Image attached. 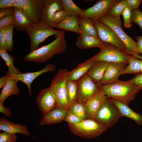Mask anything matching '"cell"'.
Here are the masks:
<instances>
[{
	"mask_svg": "<svg viewBox=\"0 0 142 142\" xmlns=\"http://www.w3.org/2000/svg\"><path fill=\"white\" fill-rule=\"evenodd\" d=\"M55 36V40L50 43L26 54L24 60L34 63H44L55 55L65 52L67 45L64 31H60Z\"/></svg>",
	"mask_w": 142,
	"mask_h": 142,
	"instance_id": "6da1fadb",
	"label": "cell"
},
{
	"mask_svg": "<svg viewBox=\"0 0 142 142\" xmlns=\"http://www.w3.org/2000/svg\"><path fill=\"white\" fill-rule=\"evenodd\" d=\"M100 89L107 98L128 105L134 100L136 95L141 89L129 80H119L110 84L101 85Z\"/></svg>",
	"mask_w": 142,
	"mask_h": 142,
	"instance_id": "7a4b0ae2",
	"label": "cell"
},
{
	"mask_svg": "<svg viewBox=\"0 0 142 142\" xmlns=\"http://www.w3.org/2000/svg\"><path fill=\"white\" fill-rule=\"evenodd\" d=\"M46 0H0V8L17 7L23 10L33 24L40 22Z\"/></svg>",
	"mask_w": 142,
	"mask_h": 142,
	"instance_id": "3957f363",
	"label": "cell"
},
{
	"mask_svg": "<svg viewBox=\"0 0 142 142\" xmlns=\"http://www.w3.org/2000/svg\"><path fill=\"white\" fill-rule=\"evenodd\" d=\"M70 73L67 69L58 70L52 79L49 87L56 98L58 106L68 110L66 83Z\"/></svg>",
	"mask_w": 142,
	"mask_h": 142,
	"instance_id": "277c9868",
	"label": "cell"
},
{
	"mask_svg": "<svg viewBox=\"0 0 142 142\" xmlns=\"http://www.w3.org/2000/svg\"><path fill=\"white\" fill-rule=\"evenodd\" d=\"M71 132L80 137L87 139L96 138L106 131V126L89 118L74 124H68Z\"/></svg>",
	"mask_w": 142,
	"mask_h": 142,
	"instance_id": "5b68a950",
	"label": "cell"
},
{
	"mask_svg": "<svg viewBox=\"0 0 142 142\" xmlns=\"http://www.w3.org/2000/svg\"><path fill=\"white\" fill-rule=\"evenodd\" d=\"M29 37L30 40V52L39 48L40 44L48 37L58 34L60 31L54 29L46 24L39 22L32 24L24 29Z\"/></svg>",
	"mask_w": 142,
	"mask_h": 142,
	"instance_id": "8992f818",
	"label": "cell"
},
{
	"mask_svg": "<svg viewBox=\"0 0 142 142\" xmlns=\"http://www.w3.org/2000/svg\"><path fill=\"white\" fill-rule=\"evenodd\" d=\"M98 20L110 27L115 32L124 44L129 54L135 57L139 54L136 42L123 31L121 27L122 21L120 18L106 14Z\"/></svg>",
	"mask_w": 142,
	"mask_h": 142,
	"instance_id": "52a82bcc",
	"label": "cell"
},
{
	"mask_svg": "<svg viewBox=\"0 0 142 142\" xmlns=\"http://www.w3.org/2000/svg\"><path fill=\"white\" fill-rule=\"evenodd\" d=\"M122 116L111 100L106 98L95 115L93 119L110 128L118 122Z\"/></svg>",
	"mask_w": 142,
	"mask_h": 142,
	"instance_id": "ba28073f",
	"label": "cell"
},
{
	"mask_svg": "<svg viewBox=\"0 0 142 142\" xmlns=\"http://www.w3.org/2000/svg\"><path fill=\"white\" fill-rule=\"evenodd\" d=\"M99 49V52L93 56L95 60L128 64L130 54L121 51L114 45L104 43Z\"/></svg>",
	"mask_w": 142,
	"mask_h": 142,
	"instance_id": "9c48e42d",
	"label": "cell"
},
{
	"mask_svg": "<svg viewBox=\"0 0 142 142\" xmlns=\"http://www.w3.org/2000/svg\"><path fill=\"white\" fill-rule=\"evenodd\" d=\"M95 23L98 37L103 42L111 44L129 54L124 44L111 28L98 20L95 21Z\"/></svg>",
	"mask_w": 142,
	"mask_h": 142,
	"instance_id": "30bf717a",
	"label": "cell"
},
{
	"mask_svg": "<svg viewBox=\"0 0 142 142\" xmlns=\"http://www.w3.org/2000/svg\"><path fill=\"white\" fill-rule=\"evenodd\" d=\"M77 99L85 103L89 99L101 92L100 86L95 82L88 73L77 82Z\"/></svg>",
	"mask_w": 142,
	"mask_h": 142,
	"instance_id": "8fae6325",
	"label": "cell"
},
{
	"mask_svg": "<svg viewBox=\"0 0 142 142\" xmlns=\"http://www.w3.org/2000/svg\"><path fill=\"white\" fill-rule=\"evenodd\" d=\"M119 0H100L86 9L81 17L89 18L94 21L98 20L106 14L109 8Z\"/></svg>",
	"mask_w": 142,
	"mask_h": 142,
	"instance_id": "7c38bea8",
	"label": "cell"
},
{
	"mask_svg": "<svg viewBox=\"0 0 142 142\" xmlns=\"http://www.w3.org/2000/svg\"><path fill=\"white\" fill-rule=\"evenodd\" d=\"M36 101L43 115L58 106L55 96L49 87L41 90Z\"/></svg>",
	"mask_w": 142,
	"mask_h": 142,
	"instance_id": "4fadbf2b",
	"label": "cell"
},
{
	"mask_svg": "<svg viewBox=\"0 0 142 142\" xmlns=\"http://www.w3.org/2000/svg\"><path fill=\"white\" fill-rule=\"evenodd\" d=\"M55 70V65L51 63L47 65L41 70L34 72L22 73L16 75L7 73L9 75V78L17 79L24 83L27 86L29 96L31 97L32 95L31 84L33 80L43 74L48 72H54Z\"/></svg>",
	"mask_w": 142,
	"mask_h": 142,
	"instance_id": "5bb4252c",
	"label": "cell"
},
{
	"mask_svg": "<svg viewBox=\"0 0 142 142\" xmlns=\"http://www.w3.org/2000/svg\"><path fill=\"white\" fill-rule=\"evenodd\" d=\"M127 64L110 63L105 71L101 82V85L112 83L118 80L119 76L123 74Z\"/></svg>",
	"mask_w": 142,
	"mask_h": 142,
	"instance_id": "9a60e30c",
	"label": "cell"
},
{
	"mask_svg": "<svg viewBox=\"0 0 142 142\" xmlns=\"http://www.w3.org/2000/svg\"><path fill=\"white\" fill-rule=\"evenodd\" d=\"M68 110L57 106L45 115L39 122L40 125L57 124L64 121Z\"/></svg>",
	"mask_w": 142,
	"mask_h": 142,
	"instance_id": "2e32d148",
	"label": "cell"
},
{
	"mask_svg": "<svg viewBox=\"0 0 142 142\" xmlns=\"http://www.w3.org/2000/svg\"><path fill=\"white\" fill-rule=\"evenodd\" d=\"M0 130L12 134L20 133L28 137L30 135L26 125L14 123L4 117L0 118Z\"/></svg>",
	"mask_w": 142,
	"mask_h": 142,
	"instance_id": "e0dca14e",
	"label": "cell"
},
{
	"mask_svg": "<svg viewBox=\"0 0 142 142\" xmlns=\"http://www.w3.org/2000/svg\"><path fill=\"white\" fill-rule=\"evenodd\" d=\"M95 61L93 57L80 63L76 68L70 71L67 80L78 81L88 73Z\"/></svg>",
	"mask_w": 142,
	"mask_h": 142,
	"instance_id": "ac0fdd59",
	"label": "cell"
},
{
	"mask_svg": "<svg viewBox=\"0 0 142 142\" xmlns=\"http://www.w3.org/2000/svg\"><path fill=\"white\" fill-rule=\"evenodd\" d=\"M103 43L99 38L81 34L77 38L75 45L79 49H85L95 47L99 48Z\"/></svg>",
	"mask_w": 142,
	"mask_h": 142,
	"instance_id": "d6986e66",
	"label": "cell"
},
{
	"mask_svg": "<svg viewBox=\"0 0 142 142\" xmlns=\"http://www.w3.org/2000/svg\"><path fill=\"white\" fill-rule=\"evenodd\" d=\"M63 9H64L60 0H46L40 22L47 25L50 18L53 14Z\"/></svg>",
	"mask_w": 142,
	"mask_h": 142,
	"instance_id": "ffe728a7",
	"label": "cell"
},
{
	"mask_svg": "<svg viewBox=\"0 0 142 142\" xmlns=\"http://www.w3.org/2000/svg\"><path fill=\"white\" fill-rule=\"evenodd\" d=\"M110 99L117 107L122 116H125L131 119L138 125H142V115L134 112L126 104L120 101Z\"/></svg>",
	"mask_w": 142,
	"mask_h": 142,
	"instance_id": "44dd1931",
	"label": "cell"
},
{
	"mask_svg": "<svg viewBox=\"0 0 142 142\" xmlns=\"http://www.w3.org/2000/svg\"><path fill=\"white\" fill-rule=\"evenodd\" d=\"M107 97L102 91L88 100L85 103L89 118L93 119L97 112Z\"/></svg>",
	"mask_w": 142,
	"mask_h": 142,
	"instance_id": "7402d4cb",
	"label": "cell"
},
{
	"mask_svg": "<svg viewBox=\"0 0 142 142\" xmlns=\"http://www.w3.org/2000/svg\"><path fill=\"white\" fill-rule=\"evenodd\" d=\"M109 63L95 60L88 72V75L95 82L101 85L102 79Z\"/></svg>",
	"mask_w": 142,
	"mask_h": 142,
	"instance_id": "603a6c76",
	"label": "cell"
},
{
	"mask_svg": "<svg viewBox=\"0 0 142 142\" xmlns=\"http://www.w3.org/2000/svg\"><path fill=\"white\" fill-rule=\"evenodd\" d=\"M18 81L17 79L9 78L2 88L0 94V103L3 104L5 100L9 96L19 94L20 90L17 85Z\"/></svg>",
	"mask_w": 142,
	"mask_h": 142,
	"instance_id": "cb8c5ba5",
	"label": "cell"
},
{
	"mask_svg": "<svg viewBox=\"0 0 142 142\" xmlns=\"http://www.w3.org/2000/svg\"><path fill=\"white\" fill-rule=\"evenodd\" d=\"M79 17L68 16L56 28L67 31L74 32L80 35L82 33L79 25Z\"/></svg>",
	"mask_w": 142,
	"mask_h": 142,
	"instance_id": "d4e9b609",
	"label": "cell"
},
{
	"mask_svg": "<svg viewBox=\"0 0 142 142\" xmlns=\"http://www.w3.org/2000/svg\"><path fill=\"white\" fill-rule=\"evenodd\" d=\"M95 21L88 17H79V22L82 34L99 38L95 25Z\"/></svg>",
	"mask_w": 142,
	"mask_h": 142,
	"instance_id": "484cf974",
	"label": "cell"
},
{
	"mask_svg": "<svg viewBox=\"0 0 142 142\" xmlns=\"http://www.w3.org/2000/svg\"><path fill=\"white\" fill-rule=\"evenodd\" d=\"M13 14L15 19V27L23 29L33 24L26 13L21 8L13 7Z\"/></svg>",
	"mask_w": 142,
	"mask_h": 142,
	"instance_id": "4316f807",
	"label": "cell"
},
{
	"mask_svg": "<svg viewBox=\"0 0 142 142\" xmlns=\"http://www.w3.org/2000/svg\"><path fill=\"white\" fill-rule=\"evenodd\" d=\"M68 110L83 120L89 118L85 103L78 99L70 105Z\"/></svg>",
	"mask_w": 142,
	"mask_h": 142,
	"instance_id": "83f0119b",
	"label": "cell"
},
{
	"mask_svg": "<svg viewBox=\"0 0 142 142\" xmlns=\"http://www.w3.org/2000/svg\"><path fill=\"white\" fill-rule=\"evenodd\" d=\"M128 64L123 74L142 73V59H138L130 55Z\"/></svg>",
	"mask_w": 142,
	"mask_h": 142,
	"instance_id": "f1b7e54d",
	"label": "cell"
},
{
	"mask_svg": "<svg viewBox=\"0 0 142 142\" xmlns=\"http://www.w3.org/2000/svg\"><path fill=\"white\" fill-rule=\"evenodd\" d=\"M64 9L68 16L81 17L85 9L80 8L72 0H60Z\"/></svg>",
	"mask_w": 142,
	"mask_h": 142,
	"instance_id": "f546056e",
	"label": "cell"
},
{
	"mask_svg": "<svg viewBox=\"0 0 142 142\" xmlns=\"http://www.w3.org/2000/svg\"><path fill=\"white\" fill-rule=\"evenodd\" d=\"M0 56L6 63L8 67L7 73L11 74H18L22 73L14 66L13 61L14 58L8 54L7 51L0 49Z\"/></svg>",
	"mask_w": 142,
	"mask_h": 142,
	"instance_id": "4dcf8cb0",
	"label": "cell"
},
{
	"mask_svg": "<svg viewBox=\"0 0 142 142\" xmlns=\"http://www.w3.org/2000/svg\"><path fill=\"white\" fill-rule=\"evenodd\" d=\"M67 100L70 104L77 99L78 85L77 81L67 80L66 83Z\"/></svg>",
	"mask_w": 142,
	"mask_h": 142,
	"instance_id": "1f68e13d",
	"label": "cell"
},
{
	"mask_svg": "<svg viewBox=\"0 0 142 142\" xmlns=\"http://www.w3.org/2000/svg\"><path fill=\"white\" fill-rule=\"evenodd\" d=\"M64 10L59 11L53 14L50 18L47 25L52 28L56 27L68 16Z\"/></svg>",
	"mask_w": 142,
	"mask_h": 142,
	"instance_id": "d6a6232c",
	"label": "cell"
},
{
	"mask_svg": "<svg viewBox=\"0 0 142 142\" xmlns=\"http://www.w3.org/2000/svg\"><path fill=\"white\" fill-rule=\"evenodd\" d=\"M127 6L126 0H119L109 8L106 14L109 16L120 18V16L122 12Z\"/></svg>",
	"mask_w": 142,
	"mask_h": 142,
	"instance_id": "836d02e7",
	"label": "cell"
},
{
	"mask_svg": "<svg viewBox=\"0 0 142 142\" xmlns=\"http://www.w3.org/2000/svg\"><path fill=\"white\" fill-rule=\"evenodd\" d=\"M15 27L14 24H10L6 27V44L7 51L12 52L13 50V34Z\"/></svg>",
	"mask_w": 142,
	"mask_h": 142,
	"instance_id": "e575fe53",
	"label": "cell"
},
{
	"mask_svg": "<svg viewBox=\"0 0 142 142\" xmlns=\"http://www.w3.org/2000/svg\"><path fill=\"white\" fill-rule=\"evenodd\" d=\"M131 12L132 11L127 6L121 14L123 17V25L125 28H129L132 27Z\"/></svg>",
	"mask_w": 142,
	"mask_h": 142,
	"instance_id": "d590c367",
	"label": "cell"
},
{
	"mask_svg": "<svg viewBox=\"0 0 142 142\" xmlns=\"http://www.w3.org/2000/svg\"><path fill=\"white\" fill-rule=\"evenodd\" d=\"M131 21L132 23L137 24L142 30V12L139 9L132 11Z\"/></svg>",
	"mask_w": 142,
	"mask_h": 142,
	"instance_id": "8d00e7d4",
	"label": "cell"
},
{
	"mask_svg": "<svg viewBox=\"0 0 142 142\" xmlns=\"http://www.w3.org/2000/svg\"><path fill=\"white\" fill-rule=\"evenodd\" d=\"M10 24H15L13 14L4 16L0 18V29Z\"/></svg>",
	"mask_w": 142,
	"mask_h": 142,
	"instance_id": "74e56055",
	"label": "cell"
},
{
	"mask_svg": "<svg viewBox=\"0 0 142 142\" xmlns=\"http://www.w3.org/2000/svg\"><path fill=\"white\" fill-rule=\"evenodd\" d=\"M17 138L15 134L6 132L0 133V142H16Z\"/></svg>",
	"mask_w": 142,
	"mask_h": 142,
	"instance_id": "f35d334b",
	"label": "cell"
},
{
	"mask_svg": "<svg viewBox=\"0 0 142 142\" xmlns=\"http://www.w3.org/2000/svg\"><path fill=\"white\" fill-rule=\"evenodd\" d=\"M82 120L78 116L73 114L68 110L64 121L67 122L68 124H74L79 123Z\"/></svg>",
	"mask_w": 142,
	"mask_h": 142,
	"instance_id": "ab89813d",
	"label": "cell"
},
{
	"mask_svg": "<svg viewBox=\"0 0 142 142\" xmlns=\"http://www.w3.org/2000/svg\"><path fill=\"white\" fill-rule=\"evenodd\" d=\"M6 27L0 29V49L7 51L6 44Z\"/></svg>",
	"mask_w": 142,
	"mask_h": 142,
	"instance_id": "60d3db41",
	"label": "cell"
},
{
	"mask_svg": "<svg viewBox=\"0 0 142 142\" xmlns=\"http://www.w3.org/2000/svg\"><path fill=\"white\" fill-rule=\"evenodd\" d=\"M127 7L132 11L133 10L139 9L140 5L142 1V0H126Z\"/></svg>",
	"mask_w": 142,
	"mask_h": 142,
	"instance_id": "b9f144b4",
	"label": "cell"
},
{
	"mask_svg": "<svg viewBox=\"0 0 142 142\" xmlns=\"http://www.w3.org/2000/svg\"><path fill=\"white\" fill-rule=\"evenodd\" d=\"M129 80L141 89H142V73L138 74L133 78Z\"/></svg>",
	"mask_w": 142,
	"mask_h": 142,
	"instance_id": "7bdbcfd3",
	"label": "cell"
},
{
	"mask_svg": "<svg viewBox=\"0 0 142 142\" xmlns=\"http://www.w3.org/2000/svg\"><path fill=\"white\" fill-rule=\"evenodd\" d=\"M13 7H6L0 8V18L4 16L13 14Z\"/></svg>",
	"mask_w": 142,
	"mask_h": 142,
	"instance_id": "ee69618b",
	"label": "cell"
},
{
	"mask_svg": "<svg viewBox=\"0 0 142 142\" xmlns=\"http://www.w3.org/2000/svg\"><path fill=\"white\" fill-rule=\"evenodd\" d=\"M0 112L5 115L8 117H11L12 115L11 109L9 107L6 108L3 104L0 102Z\"/></svg>",
	"mask_w": 142,
	"mask_h": 142,
	"instance_id": "f6af8a7d",
	"label": "cell"
},
{
	"mask_svg": "<svg viewBox=\"0 0 142 142\" xmlns=\"http://www.w3.org/2000/svg\"><path fill=\"white\" fill-rule=\"evenodd\" d=\"M135 38L137 41V47L138 53L142 54V36H136Z\"/></svg>",
	"mask_w": 142,
	"mask_h": 142,
	"instance_id": "bcb514c9",
	"label": "cell"
},
{
	"mask_svg": "<svg viewBox=\"0 0 142 142\" xmlns=\"http://www.w3.org/2000/svg\"><path fill=\"white\" fill-rule=\"evenodd\" d=\"M9 77V75L6 73L5 75L0 78V89L2 88L6 84Z\"/></svg>",
	"mask_w": 142,
	"mask_h": 142,
	"instance_id": "7dc6e473",
	"label": "cell"
},
{
	"mask_svg": "<svg viewBox=\"0 0 142 142\" xmlns=\"http://www.w3.org/2000/svg\"><path fill=\"white\" fill-rule=\"evenodd\" d=\"M135 58L138 59H142V56H141L140 55L138 54L136 55L135 57Z\"/></svg>",
	"mask_w": 142,
	"mask_h": 142,
	"instance_id": "c3c4849f",
	"label": "cell"
}]
</instances>
